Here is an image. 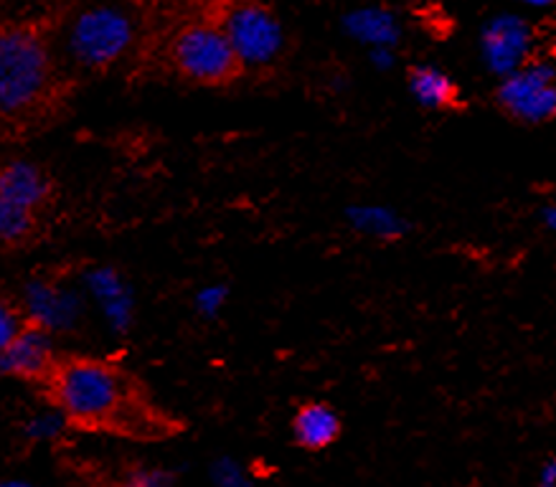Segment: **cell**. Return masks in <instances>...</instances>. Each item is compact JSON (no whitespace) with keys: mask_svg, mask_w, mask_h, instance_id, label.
Wrapping results in <instances>:
<instances>
[{"mask_svg":"<svg viewBox=\"0 0 556 487\" xmlns=\"http://www.w3.org/2000/svg\"><path fill=\"white\" fill-rule=\"evenodd\" d=\"M0 198L47 219L56 206L59 189L49 170L36 163L13 161L0 166Z\"/></svg>","mask_w":556,"mask_h":487,"instance_id":"9c48e42d","label":"cell"},{"mask_svg":"<svg viewBox=\"0 0 556 487\" xmlns=\"http://www.w3.org/2000/svg\"><path fill=\"white\" fill-rule=\"evenodd\" d=\"M541 221L548 231H556V204H548L544 212H541Z\"/></svg>","mask_w":556,"mask_h":487,"instance_id":"7402d4cb","label":"cell"},{"mask_svg":"<svg viewBox=\"0 0 556 487\" xmlns=\"http://www.w3.org/2000/svg\"><path fill=\"white\" fill-rule=\"evenodd\" d=\"M345 219H349L351 227L361 231L364 236L381 239V242H396V239H402L409 231V221L389 206H351L349 212H345Z\"/></svg>","mask_w":556,"mask_h":487,"instance_id":"5bb4252c","label":"cell"},{"mask_svg":"<svg viewBox=\"0 0 556 487\" xmlns=\"http://www.w3.org/2000/svg\"><path fill=\"white\" fill-rule=\"evenodd\" d=\"M117 487H173L170 472L157 467H138L127 470Z\"/></svg>","mask_w":556,"mask_h":487,"instance_id":"2e32d148","label":"cell"},{"mask_svg":"<svg viewBox=\"0 0 556 487\" xmlns=\"http://www.w3.org/2000/svg\"><path fill=\"white\" fill-rule=\"evenodd\" d=\"M26 322H28V312H24V307H21L13 297L0 292V350L9 346V343L24 331Z\"/></svg>","mask_w":556,"mask_h":487,"instance_id":"9a60e30c","label":"cell"},{"mask_svg":"<svg viewBox=\"0 0 556 487\" xmlns=\"http://www.w3.org/2000/svg\"><path fill=\"white\" fill-rule=\"evenodd\" d=\"M138 39L135 18L119 5H92L74 18L70 31L72 59L89 74H108L130 54Z\"/></svg>","mask_w":556,"mask_h":487,"instance_id":"5b68a950","label":"cell"},{"mask_svg":"<svg viewBox=\"0 0 556 487\" xmlns=\"http://www.w3.org/2000/svg\"><path fill=\"white\" fill-rule=\"evenodd\" d=\"M371 64L377 66V69H392L396 64V51L392 47H379V49H371Z\"/></svg>","mask_w":556,"mask_h":487,"instance_id":"ffe728a7","label":"cell"},{"mask_svg":"<svg viewBox=\"0 0 556 487\" xmlns=\"http://www.w3.org/2000/svg\"><path fill=\"white\" fill-rule=\"evenodd\" d=\"M552 54H554V59H556V36H554V43H552Z\"/></svg>","mask_w":556,"mask_h":487,"instance_id":"d4e9b609","label":"cell"},{"mask_svg":"<svg viewBox=\"0 0 556 487\" xmlns=\"http://www.w3.org/2000/svg\"><path fill=\"white\" fill-rule=\"evenodd\" d=\"M407 85L415 100L425 110H455L460 107V89L440 66L417 64L407 72Z\"/></svg>","mask_w":556,"mask_h":487,"instance_id":"7c38bea8","label":"cell"},{"mask_svg":"<svg viewBox=\"0 0 556 487\" xmlns=\"http://www.w3.org/2000/svg\"><path fill=\"white\" fill-rule=\"evenodd\" d=\"M47 231V219L0 198V254L34 246Z\"/></svg>","mask_w":556,"mask_h":487,"instance_id":"4fadbf2b","label":"cell"},{"mask_svg":"<svg viewBox=\"0 0 556 487\" xmlns=\"http://www.w3.org/2000/svg\"><path fill=\"white\" fill-rule=\"evenodd\" d=\"M0 487H34L28 483H18V479H11V483H0Z\"/></svg>","mask_w":556,"mask_h":487,"instance_id":"cb8c5ba5","label":"cell"},{"mask_svg":"<svg viewBox=\"0 0 556 487\" xmlns=\"http://www.w3.org/2000/svg\"><path fill=\"white\" fill-rule=\"evenodd\" d=\"M163 56L173 77L197 87H231L247 72L227 36L201 11V5L197 16L180 21L168 34Z\"/></svg>","mask_w":556,"mask_h":487,"instance_id":"3957f363","label":"cell"},{"mask_svg":"<svg viewBox=\"0 0 556 487\" xmlns=\"http://www.w3.org/2000/svg\"><path fill=\"white\" fill-rule=\"evenodd\" d=\"M516 3L531 5V9H548V5H554L556 0H516Z\"/></svg>","mask_w":556,"mask_h":487,"instance_id":"603a6c76","label":"cell"},{"mask_svg":"<svg viewBox=\"0 0 556 487\" xmlns=\"http://www.w3.org/2000/svg\"><path fill=\"white\" fill-rule=\"evenodd\" d=\"M478 47L485 69L493 77L503 79L531 62L536 34H533V26L523 16L503 11L480 26Z\"/></svg>","mask_w":556,"mask_h":487,"instance_id":"52a82bcc","label":"cell"},{"mask_svg":"<svg viewBox=\"0 0 556 487\" xmlns=\"http://www.w3.org/2000/svg\"><path fill=\"white\" fill-rule=\"evenodd\" d=\"M343 31L366 47H396L402 39V24L384 5H366L343 16Z\"/></svg>","mask_w":556,"mask_h":487,"instance_id":"30bf717a","label":"cell"},{"mask_svg":"<svg viewBox=\"0 0 556 487\" xmlns=\"http://www.w3.org/2000/svg\"><path fill=\"white\" fill-rule=\"evenodd\" d=\"M214 483L216 487H250V477L237 462L219 460L214 464Z\"/></svg>","mask_w":556,"mask_h":487,"instance_id":"e0dca14e","label":"cell"},{"mask_svg":"<svg viewBox=\"0 0 556 487\" xmlns=\"http://www.w3.org/2000/svg\"><path fill=\"white\" fill-rule=\"evenodd\" d=\"M224 297H227V290H224V287H212V290L201 292V295H199L201 310L216 312V310H219V305H222Z\"/></svg>","mask_w":556,"mask_h":487,"instance_id":"d6986e66","label":"cell"},{"mask_svg":"<svg viewBox=\"0 0 556 487\" xmlns=\"http://www.w3.org/2000/svg\"><path fill=\"white\" fill-rule=\"evenodd\" d=\"M495 102L526 125H544L556 117V64L531 59L501 79Z\"/></svg>","mask_w":556,"mask_h":487,"instance_id":"8992f818","label":"cell"},{"mask_svg":"<svg viewBox=\"0 0 556 487\" xmlns=\"http://www.w3.org/2000/svg\"><path fill=\"white\" fill-rule=\"evenodd\" d=\"M43 394L66 424L119 437H168L178 424L157 409L132 371L94 356H62Z\"/></svg>","mask_w":556,"mask_h":487,"instance_id":"6da1fadb","label":"cell"},{"mask_svg":"<svg viewBox=\"0 0 556 487\" xmlns=\"http://www.w3.org/2000/svg\"><path fill=\"white\" fill-rule=\"evenodd\" d=\"M56 21H0V138L21 142L54 125L72 100V79L54 54Z\"/></svg>","mask_w":556,"mask_h":487,"instance_id":"7a4b0ae2","label":"cell"},{"mask_svg":"<svg viewBox=\"0 0 556 487\" xmlns=\"http://www.w3.org/2000/svg\"><path fill=\"white\" fill-rule=\"evenodd\" d=\"M201 11L222 28L244 69H262L280 59L285 31L269 0H204Z\"/></svg>","mask_w":556,"mask_h":487,"instance_id":"277c9868","label":"cell"},{"mask_svg":"<svg viewBox=\"0 0 556 487\" xmlns=\"http://www.w3.org/2000/svg\"><path fill=\"white\" fill-rule=\"evenodd\" d=\"M292 434L300 447L320 452L341 437V416L333 407L323 401L303 403L292 419Z\"/></svg>","mask_w":556,"mask_h":487,"instance_id":"8fae6325","label":"cell"},{"mask_svg":"<svg viewBox=\"0 0 556 487\" xmlns=\"http://www.w3.org/2000/svg\"><path fill=\"white\" fill-rule=\"evenodd\" d=\"M539 483L556 485V457H552V460H546L544 464H541V470H539Z\"/></svg>","mask_w":556,"mask_h":487,"instance_id":"44dd1931","label":"cell"},{"mask_svg":"<svg viewBox=\"0 0 556 487\" xmlns=\"http://www.w3.org/2000/svg\"><path fill=\"white\" fill-rule=\"evenodd\" d=\"M59 356L51 343V331L39 320L28 318L16 338L0 350V373L3 376L26 381V384L43 386L56 371Z\"/></svg>","mask_w":556,"mask_h":487,"instance_id":"ba28073f","label":"cell"},{"mask_svg":"<svg viewBox=\"0 0 556 487\" xmlns=\"http://www.w3.org/2000/svg\"><path fill=\"white\" fill-rule=\"evenodd\" d=\"M536 487H556V485H544V483H539Z\"/></svg>","mask_w":556,"mask_h":487,"instance_id":"484cf974","label":"cell"},{"mask_svg":"<svg viewBox=\"0 0 556 487\" xmlns=\"http://www.w3.org/2000/svg\"><path fill=\"white\" fill-rule=\"evenodd\" d=\"M64 424H66L64 416L56 411L54 416H41V419H36V422L28 424V432H31L36 439H51V437H56V432L62 430Z\"/></svg>","mask_w":556,"mask_h":487,"instance_id":"ac0fdd59","label":"cell"}]
</instances>
